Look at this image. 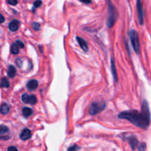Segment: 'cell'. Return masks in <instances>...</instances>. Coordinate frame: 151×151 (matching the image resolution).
I'll use <instances>...</instances> for the list:
<instances>
[{
  "instance_id": "1",
  "label": "cell",
  "mask_w": 151,
  "mask_h": 151,
  "mask_svg": "<svg viewBox=\"0 0 151 151\" xmlns=\"http://www.w3.org/2000/svg\"><path fill=\"white\" fill-rule=\"evenodd\" d=\"M119 119H127L131 123L135 125L139 128L146 129L148 128L150 121V114L149 110L148 104L146 101H144L142 106V111H128L122 112L119 114Z\"/></svg>"
},
{
  "instance_id": "2",
  "label": "cell",
  "mask_w": 151,
  "mask_h": 151,
  "mask_svg": "<svg viewBox=\"0 0 151 151\" xmlns=\"http://www.w3.org/2000/svg\"><path fill=\"white\" fill-rule=\"evenodd\" d=\"M129 36L134 51L137 53H139L140 50V44L139 41L138 32L134 29H131L129 31Z\"/></svg>"
},
{
  "instance_id": "3",
  "label": "cell",
  "mask_w": 151,
  "mask_h": 151,
  "mask_svg": "<svg viewBox=\"0 0 151 151\" xmlns=\"http://www.w3.org/2000/svg\"><path fill=\"white\" fill-rule=\"evenodd\" d=\"M118 18V13L115 7L109 3V15L107 21V25L109 27H112Z\"/></svg>"
},
{
  "instance_id": "4",
  "label": "cell",
  "mask_w": 151,
  "mask_h": 151,
  "mask_svg": "<svg viewBox=\"0 0 151 151\" xmlns=\"http://www.w3.org/2000/svg\"><path fill=\"white\" fill-rule=\"evenodd\" d=\"M106 108L105 102H94L92 103L88 109V113L91 115H95L101 112Z\"/></svg>"
},
{
  "instance_id": "5",
  "label": "cell",
  "mask_w": 151,
  "mask_h": 151,
  "mask_svg": "<svg viewBox=\"0 0 151 151\" xmlns=\"http://www.w3.org/2000/svg\"><path fill=\"white\" fill-rule=\"evenodd\" d=\"M137 7L139 22L140 24H142L143 22H144V12H143L142 0H137Z\"/></svg>"
},
{
  "instance_id": "6",
  "label": "cell",
  "mask_w": 151,
  "mask_h": 151,
  "mask_svg": "<svg viewBox=\"0 0 151 151\" xmlns=\"http://www.w3.org/2000/svg\"><path fill=\"white\" fill-rule=\"evenodd\" d=\"M31 135H32V134H31V131H29V129H27V128H25V129H24L23 131H22V132L21 133L20 139L22 140H23V141H25V140L29 139L31 137Z\"/></svg>"
},
{
  "instance_id": "7",
  "label": "cell",
  "mask_w": 151,
  "mask_h": 151,
  "mask_svg": "<svg viewBox=\"0 0 151 151\" xmlns=\"http://www.w3.org/2000/svg\"><path fill=\"white\" fill-rule=\"evenodd\" d=\"M38 86V81H35V80H31L27 84V88L29 91H34L37 88Z\"/></svg>"
},
{
  "instance_id": "8",
  "label": "cell",
  "mask_w": 151,
  "mask_h": 151,
  "mask_svg": "<svg viewBox=\"0 0 151 151\" xmlns=\"http://www.w3.org/2000/svg\"><path fill=\"white\" fill-rule=\"evenodd\" d=\"M77 40H78V44H80V46H81V49H82L84 52H88V44H87L86 41L83 38L78 36L77 37Z\"/></svg>"
},
{
  "instance_id": "9",
  "label": "cell",
  "mask_w": 151,
  "mask_h": 151,
  "mask_svg": "<svg viewBox=\"0 0 151 151\" xmlns=\"http://www.w3.org/2000/svg\"><path fill=\"white\" fill-rule=\"evenodd\" d=\"M19 27V22L17 20H13L9 24V29L12 32H16Z\"/></svg>"
},
{
  "instance_id": "10",
  "label": "cell",
  "mask_w": 151,
  "mask_h": 151,
  "mask_svg": "<svg viewBox=\"0 0 151 151\" xmlns=\"http://www.w3.org/2000/svg\"><path fill=\"white\" fill-rule=\"evenodd\" d=\"M128 140H129L130 145L131 146L132 149H135V147L138 145V140H137V137H134V136H132L131 137H130Z\"/></svg>"
},
{
  "instance_id": "11",
  "label": "cell",
  "mask_w": 151,
  "mask_h": 151,
  "mask_svg": "<svg viewBox=\"0 0 151 151\" xmlns=\"http://www.w3.org/2000/svg\"><path fill=\"white\" fill-rule=\"evenodd\" d=\"M16 74V68H15L13 66H12V65L9 66L8 70H7V75H8V76L10 77V78H13V77H15Z\"/></svg>"
},
{
  "instance_id": "12",
  "label": "cell",
  "mask_w": 151,
  "mask_h": 151,
  "mask_svg": "<svg viewBox=\"0 0 151 151\" xmlns=\"http://www.w3.org/2000/svg\"><path fill=\"white\" fill-rule=\"evenodd\" d=\"M9 111H10V108H9L8 105L6 104V103L2 104L1 106V107H0V112H1V114H7L9 112Z\"/></svg>"
},
{
  "instance_id": "13",
  "label": "cell",
  "mask_w": 151,
  "mask_h": 151,
  "mask_svg": "<svg viewBox=\"0 0 151 151\" xmlns=\"http://www.w3.org/2000/svg\"><path fill=\"white\" fill-rule=\"evenodd\" d=\"M22 114H23L24 117H29V116H30L32 115V110L31 109H29V108L25 107L22 109Z\"/></svg>"
},
{
  "instance_id": "14",
  "label": "cell",
  "mask_w": 151,
  "mask_h": 151,
  "mask_svg": "<svg viewBox=\"0 0 151 151\" xmlns=\"http://www.w3.org/2000/svg\"><path fill=\"white\" fill-rule=\"evenodd\" d=\"M111 70H112V74H113V76H114V78L115 82H116V81H117V80H118L117 74H116V67H115L114 61L113 59H111Z\"/></svg>"
},
{
  "instance_id": "15",
  "label": "cell",
  "mask_w": 151,
  "mask_h": 151,
  "mask_svg": "<svg viewBox=\"0 0 151 151\" xmlns=\"http://www.w3.org/2000/svg\"><path fill=\"white\" fill-rule=\"evenodd\" d=\"M1 86L4 87V88H8L10 86V83H9L8 80L6 78H3L1 80Z\"/></svg>"
},
{
  "instance_id": "16",
  "label": "cell",
  "mask_w": 151,
  "mask_h": 151,
  "mask_svg": "<svg viewBox=\"0 0 151 151\" xmlns=\"http://www.w3.org/2000/svg\"><path fill=\"white\" fill-rule=\"evenodd\" d=\"M8 131L9 130L7 127H6L5 125H0V135L7 134Z\"/></svg>"
},
{
  "instance_id": "17",
  "label": "cell",
  "mask_w": 151,
  "mask_h": 151,
  "mask_svg": "<svg viewBox=\"0 0 151 151\" xmlns=\"http://www.w3.org/2000/svg\"><path fill=\"white\" fill-rule=\"evenodd\" d=\"M10 50H11V52L13 53V54H14V55L18 54V53H19V47H18L16 44H13L11 47V49H10Z\"/></svg>"
},
{
  "instance_id": "18",
  "label": "cell",
  "mask_w": 151,
  "mask_h": 151,
  "mask_svg": "<svg viewBox=\"0 0 151 151\" xmlns=\"http://www.w3.org/2000/svg\"><path fill=\"white\" fill-rule=\"evenodd\" d=\"M22 102H23V103H29V96L27 94H24L22 96Z\"/></svg>"
},
{
  "instance_id": "19",
  "label": "cell",
  "mask_w": 151,
  "mask_h": 151,
  "mask_svg": "<svg viewBox=\"0 0 151 151\" xmlns=\"http://www.w3.org/2000/svg\"><path fill=\"white\" fill-rule=\"evenodd\" d=\"M37 102V98L34 95H30L29 96V103H30V104L33 105V104H35Z\"/></svg>"
},
{
  "instance_id": "20",
  "label": "cell",
  "mask_w": 151,
  "mask_h": 151,
  "mask_svg": "<svg viewBox=\"0 0 151 151\" xmlns=\"http://www.w3.org/2000/svg\"><path fill=\"white\" fill-rule=\"evenodd\" d=\"M32 27L34 30L38 31L40 29V28H41V25L38 23H37V22H33L32 24Z\"/></svg>"
},
{
  "instance_id": "21",
  "label": "cell",
  "mask_w": 151,
  "mask_h": 151,
  "mask_svg": "<svg viewBox=\"0 0 151 151\" xmlns=\"http://www.w3.org/2000/svg\"><path fill=\"white\" fill-rule=\"evenodd\" d=\"M138 148L139 151H145L146 150L145 143H142L141 145H139V146L138 147Z\"/></svg>"
},
{
  "instance_id": "22",
  "label": "cell",
  "mask_w": 151,
  "mask_h": 151,
  "mask_svg": "<svg viewBox=\"0 0 151 151\" xmlns=\"http://www.w3.org/2000/svg\"><path fill=\"white\" fill-rule=\"evenodd\" d=\"M41 4H42V1H41V0H36V1L34 2V7H40V6L41 5Z\"/></svg>"
},
{
  "instance_id": "23",
  "label": "cell",
  "mask_w": 151,
  "mask_h": 151,
  "mask_svg": "<svg viewBox=\"0 0 151 151\" xmlns=\"http://www.w3.org/2000/svg\"><path fill=\"white\" fill-rule=\"evenodd\" d=\"M16 44L19 47V48H24V44L21 41H16Z\"/></svg>"
},
{
  "instance_id": "24",
  "label": "cell",
  "mask_w": 151,
  "mask_h": 151,
  "mask_svg": "<svg viewBox=\"0 0 151 151\" xmlns=\"http://www.w3.org/2000/svg\"><path fill=\"white\" fill-rule=\"evenodd\" d=\"M78 148H79V147H78L77 145H73V146H72V147H69L68 151H76Z\"/></svg>"
},
{
  "instance_id": "25",
  "label": "cell",
  "mask_w": 151,
  "mask_h": 151,
  "mask_svg": "<svg viewBox=\"0 0 151 151\" xmlns=\"http://www.w3.org/2000/svg\"><path fill=\"white\" fill-rule=\"evenodd\" d=\"M7 2H8V4H11V5H16L18 3V1L17 0H7Z\"/></svg>"
},
{
  "instance_id": "26",
  "label": "cell",
  "mask_w": 151,
  "mask_h": 151,
  "mask_svg": "<svg viewBox=\"0 0 151 151\" xmlns=\"http://www.w3.org/2000/svg\"><path fill=\"white\" fill-rule=\"evenodd\" d=\"M16 64H17V66H19V67H22V60H21L20 58H18L17 60H16Z\"/></svg>"
},
{
  "instance_id": "27",
  "label": "cell",
  "mask_w": 151,
  "mask_h": 151,
  "mask_svg": "<svg viewBox=\"0 0 151 151\" xmlns=\"http://www.w3.org/2000/svg\"><path fill=\"white\" fill-rule=\"evenodd\" d=\"M7 151H18V149L16 148V147L11 146V147H8V149H7Z\"/></svg>"
},
{
  "instance_id": "28",
  "label": "cell",
  "mask_w": 151,
  "mask_h": 151,
  "mask_svg": "<svg viewBox=\"0 0 151 151\" xmlns=\"http://www.w3.org/2000/svg\"><path fill=\"white\" fill-rule=\"evenodd\" d=\"M4 20H5V19H4V17L0 13V23H3V22H4Z\"/></svg>"
},
{
  "instance_id": "29",
  "label": "cell",
  "mask_w": 151,
  "mask_h": 151,
  "mask_svg": "<svg viewBox=\"0 0 151 151\" xmlns=\"http://www.w3.org/2000/svg\"><path fill=\"white\" fill-rule=\"evenodd\" d=\"M80 1L85 3V4H90L91 2V0H80Z\"/></svg>"
}]
</instances>
